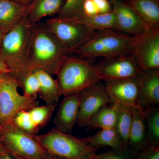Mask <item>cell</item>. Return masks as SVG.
Masks as SVG:
<instances>
[{"label":"cell","instance_id":"obj_1","mask_svg":"<svg viewBox=\"0 0 159 159\" xmlns=\"http://www.w3.org/2000/svg\"><path fill=\"white\" fill-rule=\"evenodd\" d=\"M68 53L46 28L44 22L34 24L26 58L27 73L35 70L56 75Z\"/></svg>","mask_w":159,"mask_h":159},{"label":"cell","instance_id":"obj_2","mask_svg":"<svg viewBox=\"0 0 159 159\" xmlns=\"http://www.w3.org/2000/svg\"><path fill=\"white\" fill-rule=\"evenodd\" d=\"M56 75L61 93L63 96L79 93L102 80L92 60L72 54L65 57Z\"/></svg>","mask_w":159,"mask_h":159},{"label":"cell","instance_id":"obj_3","mask_svg":"<svg viewBox=\"0 0 159 159\" xmlns=\"http://www.w3.org/2000/svg\"><path fill=\"white\" fill-rule=\"evenodd\" d=\"M34 24L27 15L4 34L0 50V60L15 76L27 73L26 58Z\"/></svg>","mask_w":159,"mask_h":159},{"label":"cell","instance_id":"obj_4","mask_svg":"<svg viewBox=\"0 0 159 159\" xmlns=\"http://www.w3.org/2000/svg\"><path fill=\"white\" fill-rule=\"evenodd\" d=\"M134 39V36L116 30H97L73 54L90 60L98 57L107 58L130 54Z\"/></svg>","mask_w":159,"mask_h":159},{"label":"cell","instance_id":"obj_5","mask_svg":"<svg viewBox=\"0 0 159 159\" xmlns=\"http://www.w3.org/2000/svg\"><path fill=\"white\" fill-rule=\"evenodd\" d=\"M35 138L47 153L65 159H92L97 150L85 140L55 127Z\"/></svg>","mask_w":159,"mask_h":159},{"label":"cell","instance_id":"obj_6","mask_svg":"<svg viewBox=\"0 0 159 159\" xmlns=\"http://www.w3.org/2000/svg\"><path fill=\"white\" fill-rule=\"evenodd\" d=\"M0 143L18 159H43L47 154L35 136L22 130L13 122L0 127Z\"/></svg>","mask_w":159,"mask_h":159},{"label":"cell","instance_id":"obj_7","mask_svg":"<svg viewBox=\"0 0 159 159\" xmlns=\"http://www.w3.org/2000/svg\"><path fill=\"white\" fill-rule=\"evenodd\" d=\"M44 23L47 29L69 54H73L95 31L77 18L57 16L49 19Z\"/></svg>","mask_w":159,"mask_h":159},{"label":"cell","instance_id":"obj_8","mask_svg":"<svg viewBox=\"0 0 159 159\" xmlns=\"http://www.w3.org/2000/svg\"><path fill=\"white\" fill-rule=\"evenodd\" d=\"M19 80L9 74L0 80V127L12 122L20 111H29L39 105L37 97H28L19 93Z\"/></svg>","mask_w":159,"mask_h":159},{"label":"cell","instance_id":"obj_9","mask_svg":"<svg viewBox=\"0 0 159 159\" xmlns=\"http://www.w3.org/2000/svg\"><path fill=\"white\" fill-rule=\"evenodd\" d=\"M130 54L141 70L159 69V29H147L134 36Z\"/></svg>","mask_w":159,"mask_h":159},{"label":"cell","instance_id":"obj_10","mask_svg":"<svg viewBox=\"0 0 159 159\" xmlns=\"http://www.w3.org/2000/svg\"><path fill=\"white\" fill-rule=\"evenodd\" d=\"M95 65L104 81L135 78L141 71L131 54L104 58Z\"/></svg>","mask_w":159,"mask_h":159},{"label":"cell","instance_id":"obj_11","mask_svg":"<svg viewBox=\"0 0 159 159\" xmlns=\"http://www.w3.org/2000/svg\"><path fill=\"white\" fill-rule=\"evenodd\" d=\"M79 113L77 125L85 127L91 117L103 106L111 103L105 85L95 84L79 93Z\"/></svg>","mask_w":159,"mask_h":159},{"label":"cell","instance_id":"obj_12","mask_svg":"<svg viewBox=\"0 0 159 159\" xmlns=\"http://www.w3.org/2000/svg\"><path fill=\"white\" fill-rule=\"evenodd\" d=\"M105 81L111 103L123 107L144 110L138 104V87L135 78Z\"/></svg>","mask_w":159,"mask_h":159},{"label":"cell","instance_id":"obj_13","mask_svg":"<svg viewBox=\"0 0 159 159\" xmlns=\"http://www.w3.org/2000/svg\"><path fill=\"white\" fill-rule=\"evenodd\" d=\"M135 78L139 107L145 109L159 105V69L141 70Z\"/></svg>","mask_w":159,"mask_h":159},{"label":"cell","instance_id":"obj_14","mask_svg":"<svg viewBox=\"0 0 159 159\" xmlns=\"http://www.w3.org/2000/svg\"><path fill=\"white\" fill-rule=\"evenodd\" d=\"M111 3L118 31L136 36L147 29L138 15L126 3L119 0Z\"/></svg>","mask_w":159,"mask_h":159},{"label":"cell","instance_id":"obj_15","mask_svg":"<svg viewBox=\"0 0 159 159\" xmlns=\"http://www.w3.org/2000/svg\"><path fill=\"white\" fill-rule=\"evenodd\" d=\"M64 97L54 117V127L63 132L71 134L79 116V93L69 94Z\"/></svg>","mask_w":159,"mask_h":159},{"label":"cell","instance_id":"obj_16","mask_svg":"<svg viewBox=\"0 0 159 159\" xmlns=\"http://www.w3.org/2000/svg\"><path fill=\"white\" fill-rule=\"evenodd\" d=\"M29 6L9 1L0 0V29L6 34L28 13Z\"/></svg>","mask_w":159,"mask_h":159},{"label":"cell","instance_id":"obj_17","mask_svg":"<svg viewBox=\"0 0 159 159\" xmlns=\"http://www.w3.org/2000/svg\"><path fill=\"white\" fill-rule=\"evenodd\" d=\"M126 2L142 20L146 29H159L158 0H126Z\"/></svg>","mask_w":159,"mask_h":159},{"label":"cell","instance_id":"obj_18","mask_svg":"<svg viewBox=\"0 0 159 159\" xmlns=\"http://www.w3.org/2000/svg\"><path fill=\"white\" fill-rule=\"evenodd\" d=\"M132 109V123L127 146L140 152L148 145L144 110Z\"/></svg>","mask_w":159,"mask_h":159},{"label":"cell","instance_id":"obj_19","mask_svg":"<svg viewBox=\"0 0 159 159\" xmlns=\"http://www.w3.org/2000/svg\"><path fill=\"white\" fill-rule=\"evenodd\" d=\"M65 2L66 0H32L29 5L28 19L32 24H36L43 18L57 14Z\"/></svg>","mask_w":159,"mask_h":159},{"label":"cell","instance_id":"obj_20","mask_svg":"<svg viewBox=\"0 0 159 159\" xmlns=\"http://www.w3.org/2000/svg\"><path fill=\"white\" fill-rule=\"evenodd\" d=\"M37 76L40 84L39 98L46 104H57L60 97L62 96L56 79L47 71L38 70L33 71Z\"/></svg>","mask_w":159,"mask_h":159},{"label":"cell","instance_id":"obj_21","mask_svg":"<svg viewBox=\"0 0 159 159\" xmlns=\"http://www.w3.org/2000/svg\"><path fill=\"white\" fill-rule=\"evenodd\" d=\"M118 109L116 104L103 106L91 117L85 127L88 129L115 128Z\"/></svg>","mask_w":159,"mask_h":159},{"label":"cell","instance_id":"obj_22","mask_svg":"<svg viewBox=\"0 0 159 159\" xmlns=\"http://www.w3.org/2000/svg\"><path fill=\"white\" fill-rule=\"evenodd\" d=\"M83 139L97 150L106 146H109L114 150H119L124 147L115 128L101 129L94 135Z\"/></svg>","mask_w":159,"mask_h":159},{"label":"cell","instance_id":"obj_23","mask_svg":"<svg viewBox=\"0 0 159 159\" xmlns=\"http://www.w3.org/2000/svg\"><path fill=\"white\" fill-rule=\"evenodd\" d=\"M118 106L116 123L115 129L122 146L128 147V142L132 123V109L129 107Z\"/></svg>","mask_w":159,"mask_h":159},{"label":"cell","instance_id":"obj_24","mask_svg":"<svg viewBox=\"0 0 159 159\" xmlns=\"http://www.w3.org/2000/svg\"><path fill=\"white\" fill-rule=\"evenodd\" d=\"M144 114L148 145L159 147V109L148 107Z\"/></svg>","mask_w":159,"mask_h":159},{"label":"cell","instance_id":"obj_25","mask_svg":"<svg viewBox=\"0 0 159 159\" xmlns=\"http://www.w3.org/2000/svg\"><path fill=\"white\" fill-rule=\"evenodd\" d=\"M79 19L94 31L111 29L118 31L116 16L113 11L107 13L97 14Z\"/></svg>","mask_w":159,"mask_h":159},{"label":"cell","instance_id":"obj_26","mask_svg":"<svg viewBox=\"0 0 159 159\" xmlns=\"http://www.w3.org/2000/svg\"><path fill=\"white\" fill-rule=\"evenodd\" d=\"M57 104L34 107L29 111L32 121L40 129L48 125Z\"/></svg>","mask_w":159,"mask_h":159},{"label":"cell","instance_id":"obj_27","mask_svg":"<svg viewBox=\"0 0 159 159\" xmlns=\"http://www.w3.org/2000/svg\"><path fill=\"white\" fill-rule=\"evenodd\" d=\"M15 77L19 80L23 95L28 97H37L39 92V81L33 71Z\"/></svg>","mask_w":159,"mask_h":159},{"label":"cell","instance_id":"obj_28","mask_svg":"<svg viewBox=\"0 0 159 159\" xmlns=\"http://www.w3.org/2000/svg\"><path fill=\"white\" fill-rule=\"evenodd\" d=\"M12 122L22 130L33 135H37L40 129L32 121L29 111H20L15 116Z\"/></svg>","mask_w":159,"mask_h":159},{"label":"cell","instance_id":"obj_29","mask_svg":"<svg viewBox=\"0 0 159 159\" xmlns=\"http://www.w3.org/2000/svg\"><path fill=\"white\" fill-rule=\"evenodd\" d=\"M85 0H66L57 16L62 17H83L82 8Z\"/></svg>","mask_w":159,"mask_h":159},{"label":"cell","instance_id":"obj_30","mask_svg":"<svg viewBox=\"0 0 159 159\" xmlns=\"http://www.w3.org/2000/svg\"><path fill=\"white\" fill-rule=\"evenodd\" d=\"M139 152L129 147H123L119 150H111L95 156L92 159H136Z\"/></svg>","mask_w":159,"mask_h":159},{"label":"cell","instance_id":"obj_31","mask_svg":"<svg viewBox=\"0 0 159 159\" xmlns=\"http://www.w3.org/2000/svg\"><path fill=\"white\" fill-rule=\"evenodd\" d=\"M136 159H159V147L148 145L139 152Z\"/></svg>","mask_w":159,"mask_h":159},{"label":"cell","instance_id":"obj_32","mask_svg":"<svg viewBox=\"0 0 159 159\" xmlns=\"http://www.w3.org/2000/svg\"><path fill=\"white\" fill-rule=\"evenodd\" d=\"M83 17L93 16L98 14L97 6L93 0H85L82 8Z\"/></svg>","mask_w":159,"mask_h":159},{"label":"cell","instance_id":"obj_33","mask_svg":"<svg viewBox=\"0 0 159 159\" xmlns=\"http://www.w3.org/2000/svg\"><path fill=\"white\" fill-rule=\"evenodd\" d=\"M97 6L98 14H104L112 11V6L109 0H93Z\"/></svg>","mask_w":159,"mask_h":159},{"label":"cell","instance_id":"obj_34","mask_svg":"<svg viewBox=\"0 0 159 159\" xmlns=\"http://www.w3.org/2000/svg\"><path fill=\"white\" fill-rule=\"evenodd\" d=\"M11 74L10 70L5 62L0 60V80Z\"/></svg>","mask_w":159,"mask_h":159},{"label":"cell","instance_id":"obj_35","mask_svg":"<svg viewBox=\"0 0 159 159\" xmlns=\"http://www.w3.org/2000/svg\"><path fill=\"white\" fill-rule=\"evenodd\" d=\"M0 159H18L12 156L6 151L0 153Z\"/></svg>","mask_w":159,"mask_h":159},{"label":"cell","instance_id":"obj_36","mask_svg":"<svg viewBox=\"0 0 159 159\" xmlns=\"http://www.w3.org/2000/svg\"><path fill=\"white\" fill-rule=\"evenodd\" d=\"M9 1H13L26 6H29L32 2V0H9Z\"/></svg>","mask_w":159,"mask_h":159},{"label":"cell","instance_id":"obj_37","mask_svg":"<svg viewBox=\"0 0 159 159\" xmlns=\"http://www.w3.org/2000/svg\"><path fill=\"white\" fill-rule=\"evenodd\" d=\"M43 159H65L59 157L55 156L52 155L50 154L47 153V155L45 156Z\"/></svg>","mask_w":159,"mask_h":159},{"label":"cell","instance_id":"obj_38","mask_svg":"<svg viewBox=\"0 0 159 159\" xmlns=\"http://www.w3.org/2000/svg\"><path fill=\"white\" fill-rule=\"evenodd\" d=\"M4 34L3 33L2 30L0 29V50H1V45H2V40L3 39V37L4 36Z\"/></svg>","mask_w":159,"mask_h":159},{"label":"cell","instance_id":"obj_39","mask_svg":"<svg viewBox=\"0 0 159 159\" xmlns=\"http://www.w3.org/2000/svg\"><path fill=\"white\" fill-rule=\"evenodd\" d=\"M6 151V149H5L2 144L0 143V153Z\"/></svg>","mask_w":159,"mask_h":159}]
</instances>
